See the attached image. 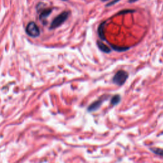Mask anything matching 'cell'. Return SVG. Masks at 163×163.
Wrapping results in <instances>:
<instances>
[{"label": "cell", "mask_w": 163, "mask_h": 163, "mask_svg": "<svg viewBox=\"0 0 163 163\" xmlns=\"http://www.w3.org/2000/svg\"><path fill=\"white\" fill-rule=\"evenodd\" d=\"M129 78V73L124 70H118L112 78V82L118 86H122Z\"/></svg>", "instance_id": "6da1fadb"}, {"label": "cell", "mask_w": 163, "mask_h": 163, "mask_svg": "<svg viewBox=\"0 0 163 163\" xmlns=\"http://www.w3.org/2000/svg\"><path fill=\"white\" fill-rule=\"evenodd\" d=\"M69 15H70L69 12L64 11L61 13L59 15H57L56 17L52 20V23H51L50 29H56L62 25L68 19V18Z\"/></svg>", "instance_id": "7a4b0ae2"}, {"label": "cell", "mask_w": 163, "mask_h": 163, "mask_svg": "<svg viewBox=\"0 0 163 163\" xmlns=\"http://www.w3.org/2000/svg\"><path fill=\"white\" fill-rule=\"evenodd\" d=\"M26 31L27 34L31 37H37L40 35V29L35 22H30L26 26Z\"/></svg>", "instance_id": "3957f363"}, {"label": "cell", "mask_w": 163, "mask_h": 163, "mask_svg": "<svg viewBox=\"0 0 163 163\" xmlns=\"http://www.w3.org/2000/svg\"><path fill=\"white\" fill-rule=\"evenodd\" d=\"M104 100H106V96H105V95L101 97L100 99H98V100L94 101L93 103H91L89 106L88 107L87 111L89 112H91H91L97 111L101 107Z\"/></svg>", "instance_id": "277c9868"}, {"label": "cell", "mask_w": 163, "mask_h": 163, "mask_svg": "<svg viewBox=\"0 0 163 163\" xmlns=\"http://www.w3.org/2000/svg\"><path fill=\"white\" fill-rule=\"evenodd\" d=\"M52 10L51 8H47V9L43 10V11L41 12L40 15V19L41 21L43 22V24H47L46 19L49 16L51 12H52Z\"/></svg>", "instance_id": "5b68a950"}, {"label": "cell", "mask_w": 163, "mask_h": 163, "mask_svg": "<svg viewBox=\"0 0 163 163\" xmlns=\"http://www.w3.org/2000/svg\"><path fill=\"white\" fill-rule=\"evenodd\" d=\"M105 25H106V21L105 22H103L102 23H101L99 27L98 28V36L100 38L101 40H103V41H106L107 39L105 38L104 36V27Z\"/></svg>", "instance_id": "8992f818"}, {"label": "cell", "mask_w": 163, "mask_h": 163, "mask_svg": "<svg viewBox=\"0 0 163 163\" xmlns=\"http://www.w3.org/2000/svg\"><path fill=\"white\" fill-rule=\"evenodd\" d=\"M97 45L101 52H103L105 54H109L111 52L110 47H108L107 45H105L104 43L101 42L100 40L97 41Z\"/></svg>", "instance_id": "52a82bcc"}, {"label": "cell", "mask_w": 163, "mask_h": 163, "mask_svg": "<svg viewBox=\"0 0 163 163\" xmlns=\"http://www.w3.org/2000/svg\"><path fill=\"white\" fill-rule=\"evenodd\" d=\"M121 101V97L120 95L115 94V96H114L111 98L110 103L111 105H113V106H116V105L119 104Z\"/></svg>", "instance_id": "ba28073f"}, {"label": "cell", "mask_w": 163, "mask_h": 163, "mask_svg": "<svg viewBox=\"0 0 163 163\" xmlns=\"http://www.w3.org/2000/svg\"><path fill=\"white\" fill-rule=\"evenodd\" d=\"M150 150L155 155H157L159 156L163 157V149L159 148H155V147H151L150 148Z\"/></svg>", "instance_id": "9c48e42d"}, {"label": "cell", "mask_w": 163, "mask_h": 163, "mask_svg": "<svg viewBox=\"0 0 163 163\" xmlns=\"http://www.w3.org/2000/svg\"><path fill=\"white\" fill-rule=\"evenodd\" d=\"M111 47L112 49H114L115 51L117 52H124L130 49V47H119V46H116L114 45H111Z\"/></svg>", "instance_id": "30bf717a"}, {"label": "cell", "mask_w": 163, "mask_h": 163, "mask_svg": "<svg viewBox=\"0 0 163 163\" xmlns=\"http://www.w3.org/2000/svg\"><path fill=\"white\" fill-rule=\"evenodd\" d=\"M131 12H134V10H123V11L120 12L118 14H124V13H131Z\"/></svg>", "instance_id": "8fae6325"}, {"label": "cell", "mask_w": 163, "mask_h": 163, "mask_svg": "<svg viewBox=\"0 0 163 163\" xmlns=\"http://www.w3.org/2000/svg\"><path fill=\"white\" fill-rule=\"evenodd\" d=\"M118 1H120V0H113V1H111L110 3H108V4L106 5V6H110L114 5V4H115V3H117Z\"/></svg>", "instance_id": "7c38bea8"}, {"label": "cell", "mask_w": 163, "mask_h": 163, "mask_svg": "<svg viewBox=\"0 0 163 163\" xmlns=\"http://www.w3.org/2000/svg\"><path fill=\"white\" fill-rule=\"evenodd\" d=\"M138 0H128V2L130 3H134V2H137Z\"/></svg>", "instance_id": "4fadbf2b"}, {"label": "cell", "mask_w": 163, "mask_h": 163, "mask_svg": "<svg viewBox=\"0 0 163 163\" xmlns=\"http://www.w3.org/2000/svg\"><path fill=\"white\" fill-rule=\"evenodd\" d=\"M102 1H108V0H101Z\"/></svg>", "instance_id": "5bb4252c"}, {"label": "cell", "mask_w": 163, "mask_h": 163, "mask_svg": "<svg viewBox=\"0 0 163 163\" xmlns=\"http://www.w3.org/2000/svg\"><path fill=\"white\" fill-rule=\"evenodd\" d=\"M63 1H68V0H63Z\"/></svg>", "instance_id": "9a60e30c"}]
</instances>
